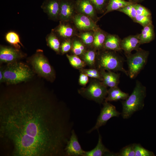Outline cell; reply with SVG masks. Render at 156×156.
Returning a JSON list of instances; mask_svg holds the SVG:
<instances>
[{"instance_id":"d6986e66","label":"cell","mask_w":156,"mask_h":156,"mask_svg":"<svg viewBox=\"0 0 156 156\" xmlns=\"http://www.w3.org/2000/svg\"><path fill=\"white\" fill-rule=\"evenodd\" d=\"M121 39L117 35L107 34L103 49L116 51H121Z\"/></svg>"},{"instance_id":"4316f807","label":"cell","mask_w":156,"mask_h":156,"mask_svg":"<svg viewBox=\"0 0 156 156\" xmlns=\"http://www.w3.org/2000/svg\"><path fill=\"white\" fill-rule=\"evenodd\" d=\"M135 156H154V153L142 146L140 144H134Z\"/></svg>"},{"instance_id":"2e32d148","label":"cell","mask_w":156,"mask_h":156,"mask_svg":"<svg viewBox=\"0 0 156 156\" xmlns=\"http://www.w3.org/2000/svg\"><path fill=\"white\" fill-rule=\"evenodd\" d=\"M103 78L102 82L107 87L110 88L118 86L120 83V74L115 72L104 70H99Z\"/></svg>"},{"instance_id":"5bb4252c","label":"cell","mask_w":156,"mask_h":156,"mask_svg":"<svg viewBox=\"0 0 156 156\" xmlns=\"http://www.w3.org/2000/svg\"><path fill=\"white\" fill-rule=\"evenodd\" d=\"M141 44L139 34H137L124 38L121 40L120 45L122 50L124 51L126 56L131 54L133 51L138 50Z\"/></svg>"},{"instance_id":"7402d4cb","label":"cell","mask_w":156,"mask_h":156,"mask_svg":"<svg viewBox=\"0 0 156 156\" xmlns=\"http://www.w3.org/2000/svg\"><path fill=\"white\" fill-rule=\"evenodd\" d=\"M94 32V38L93 44L96 49L103 50L107 34L100 28Z\"/></svg>"},{"instance_id":"74e56055","label":"cell","mask_w":156,"mask_h":156,"mask_svg":"<svg viewBox=\"0 0 156 156\" xmlns=\"http://www.w3.org/2000/svg\"><path fill=\"white\" fill-rule=\"evenodd\" d=\"M88 76L86 74L81 73L79 75V83L80 85L85 86L89 81Z\"/></svg>"},{"instance_id":"4fadbf2b","label":"cell","mask_w":156,"mask_h":156,"mask_svg":"<svg viewBox=\"0 0 156 156\" xmlns=\"http://www.w3.org/2000/svg\"><path fill=\"white\" fill-rule=\"evenodd\" d=\"M60 0H44L41 6L49 19L59 20Z\"/></svg>"},{"instance_id":"3957f363","label":"cell","mask_w":156,"mask_h":156,"mask_svg":"<svg viewBox=\"0 0 156 156\" xmlns=\"http://www.w3.org/2000/svg\"><path fill=\"white\" fill-rule=\"evenodd\" d=\"M4 82L8 84H16L31 78L33 73L30 68L22 62L8 63L3 70Z\"/></svg>"},{"instance_id":"e0dca14e","label":"cell","mask_w":156,"mask_h":156,"mask_svg":"<svg viewBox=\"0 0 156 156\" xmlns=\"http://www.w3.org/2000/svg\"><path fill=\"white\" fill-rule=\"evenodd\" d=\"M99 139L96 146L92 150L85 151L84 156H102L103 155L114 156V153H111L103 145L102 142V137L99 132Z\"/></svg>"},{"instance_id":"ffe728a7","label":"cell","mask_w":156,"mask_h":156,"mask_svg":"<svg viewBox=\"0 0 156 156\" xmlns=\"http://www.w3.org/2000/svg\"><path fill=\"white\" fill-rule=\"evenodd\" d=\"M107 95L104 101L107 102L125 100L129 96L128 93L122 91L118 86L110 88L108 90Z\"/></svg>"},{"instance_id":"f1b7e54d","label":"cell","mask_w":156,"mask_h":156,"mask_svg":"<svg viewBox=\"0 0 156 156\" xmlns=\"http://www.w3.org/2000/svg\"><path fill=\"white\" fill-rule=\"evenodd\" d=\"M134 22L140 24L143 27L152 23L151 16H145L137 14L133 20Z\"/></svg>"},{"instance_id":"8992f818","label":"cell","mask_w":156,"mask_h":156,"mask_svg":"<svg viewBox=\"0 0 156 156\" xmlns=\"http://www.w3.org/2000/svg\"><path fill=\"white\" fill-rule=\"evenodd\" d=\"M107 87L102 81L96 79L92 81L87 87L80 89L78 92L85 98L101 104L107 95Z\"/></svg>"},{"instance_id":"ab89813d","label":"cell","mask_w":156,"mask_h":156,"mask_svg":"<svg viewBox=\"0 0 156 156\" xmlns=\"http://www.w3.org/2000/svg\"><path fill=\"white\" fill-rule=\"evenodd\" d=\"M144 0H129V1L134 3H138L143 1Z\"/></svg>"},{"instance_id":"6da1fadb","label":"cell","mask_w":156,"mask_h":156,"mask_svg":"<svg viewBox=\"0 0 156 156\" xmlns=\"http://www.w3.org/2000/svg\"><path fill=\"white\" fill-rule=\"evenodd\" d=\"M70 112L40 87L8 90L0 99L1 152L10 156H65Z\"/></svg>"},{"instance_id":"d4e9b609","label":"cell","mask_w":156,"mask_h":156,"mask_svg":"<svg viewBox=\"0 0 156 156\" xmlns=\"http://www.w3.org/2000/svg\"><path fill=\"white\" fill-rule=\"evenodd\" d=\"M5 38L8 42L17 49H20L21 46L23 47L19 35L15 31H10L7 32L5 35Z\"/></svg>"},{"instance_id":"603a6c76","label":"cell","mask_w":156,"mask_h":156,"mask_svg":"<svg viewBox=\"0 0 156 156\" xmlns=\"http://www.w3.org/2000/svg\"><path fill=\"white\" fill-rule=\"evenodd\" d=\"M133 3H134L125 0H109L104 15L110 12L118 11L121 8Z\"/></svg>"},{"instance_id":"4dcf8cb0","label":"cell","mask_w":156,"mask_h":156,"mask_svg":"<svg viewBox=\"0 0 156 156\" xmlns=\"http://www.w3.org/2000/svg\"><path fill=\"white\" fill-rule=\"evenodd\" d=\"M116 156H135L134 144L124 147L120 150L119 153H116Z\"/></svg>"},{"instance_id":"30bf717a","label":"cell","mask_w":156,"mask_h":156,"mask_svg":"<svg viewBox=\"0 0 156 156\" xmlns=\"http://www.w3.org/2000/svg\"><path fill=\"white\" fill-rule=\"evenodd\" d=\"M64 151L66 156H84L85 151L81 148L77 136L73 129Z\"/></svg>"},{"instance_id":"83f0119b","label":"cell","mask_w":156,"mask_h":156,"mask_svg":"<svg viewBox=\"0 0 156 156\" xmlns=\"http://www.w3.org/2000/svg\"><path fill=\"white\" fill-rule=\"evenodd\" d=\"M134 3L127 5L120 8L118 11L126 14L133 20L137 15L136 10L134 6Z\"/></svg>"},{"instance_id":"ac0fdd59","label":"cell","mask_w":156,"mask_h":156,"mask_svg":"<svg viewBox=\"0 0 156 156\" xmlns=\"http://www.w3.org/2000/svg\"><path fill=\"white\" fill-rule=\"evenodd\" d=\"M65 22L60 21L59 25L52 31L58 38L67 39L73 36L75 31L73 28Z\"/></svg>"},{"instance_id":"8d00e7d4","label":"cell","mask_w":156,"mask_h":156,"mask_svg":"<svg viewBox=\"0 0 156 156\" xmlns=\"http://www.w3.org/2000/svg\"><path fill=\"white\" fill-rule=\"evenodd\" d=\"M72 47V45L70 41L66 39L61 45L60 51L62 54L66 53L70 50Z\"/></svg>"},{"instance_id":"52a82bcc","label":"cell","mask_w":156,"mask_h":156,"mask_svg":"<svg viewBox=\"0 0 156 156\" xmlns=\"http://www.w3.org/2000/svg\"><path fill=\"white\" fill-rule=\"evenodd\" d=\"M31 62L36 72L40 75L50 80L55 78L53 69L41 52L38 51L33 55Z\"/></svg>"},{"instance_id":"1f68e13d","label":"cell","mask_w":156,"mask_h":156,"mask_svg":"<svg viewBox=\"0 0 156 156\" xmlns=\"http://www.w3.org/2000/svg\"><path fill=\"white\" fill-rule=\"evenodd\" d=\"M95 8L96 10L103 12L105 10L109 0H89Z\"/></svg>"},{"instance_id":"cb8c5ba5","label":"cell","mask_w":156,"mask_h":156,"mask_svg":"<svg viewBox=\"0 0 156 156\" xmlns=\"http://www.w3.org/2000/svg\"><path fill=\"white\" fill-rule=\"evenodd\" d=\"M46 40L47 45L57 53L60 51V43L59 38L53 32L46 36Z\"/></svg>"},{"instance_id":"5b68a950","label":"cell","mask_w":156,"mask_h":156,"mask_svg":"<svg viewBox=\"0 0 156 156\" xmlns=\"http://www.w3.org/2000/svg\"><path fill=\"white\" fill-rule=\"evenodd\" d=\"M148 51L140 48L136 53L126 56L128 69V76L131 79L135 78L143 69L148 60Z\"/></svg>"},{"instance_id":"9a60e30c","label":"cell","mask_w":156,"mask_h":156,"mask_svg":"<svg viewBox=\"0 0 156 156\" xmlns=\"http://www.w3.org/2000/svg\"><path fill=\"white\" fill-rule=\"evenodd\" d=\"M76 10L92 19L95 18L96 9L89 0H77L75 1Z\"/></svg>"},{"instance_id":"f35d334b","label":"cell","mask_w":156,"mask_h":156,"mask_svg":"<svg viewBox=\"0 0 156 156\" xmlns=\"http://www.w3.org/2000/svg\"><path fill=\"white\" fill-rule=\"evenodd\" d=\"M0 81L1 83L4 82L3 70L1 68L0 70Z\"/></svg>"},{"instance_id":"e575fe53","label":"cell","mask_w":156,"mask_h":156,"mask_svg":"<svg viewBox=\"0 0 156 156\" xmlns=\"http://www.w3.org/2000/svg\"><path fill=\"white\" fill-rule=\"evenodd\" d=\"M80 37L85 44L89 45L93 44L94 38V34H93L91 32H85L82 33L80 35Z\"/></svg>"},{"instance_id":"f546056e","label":"cell","mask_w":156,"mask_h":156,"mask_svg":"<svg viewBox=\"0 0 156 156\" xmlns=\"http://www.w3.org/2000/svg\"><path fill=\"white\" fill-rule=\"evenodd\" d=\"M72 48L73 53L77 55L84 54L85 50L83 44L78 40H75L73 41Z\"/></svg>"},{"instance_id":"7c38bea8","label":"cell","mask_w":156,"mask_h":156,"mask_svg":"<svg viewBox=\"0 0 156 156\" xmlns=\"http://www.w3.org/2000/svg\"><path fill=\"white\" fill-rule=\"evenodd\" d=\"M76 10L75 1L73 0H60L59 20L67 22L73 18Z\"/></svg>"},{"instance_id":"44dd1931","label":"cell","mask_w":156,"mask_h":156,"mask_svg":"<svg viewBox=\"0 0 156 156\" xmlns=\"http://www.w3.org/2000/svg\"><path fill=\"white\" fill-rule=\"evenodd\" d=\"M139 37L141 44L153 41L155 38V33L152 23L143 27L141 33L139 34Z\"/></svg>"},{"instance_id":"484cf974","label":"cell","mask_w":156,"mask_h":156,"mask_svg":"<svg viewBox=\"0 0 156 156\" xmlns=\"http://www.w3.org/2000/svg\"><path fill=\"white\" fill-rule=\"evenodd\" d=\"M66 56L70 64L76 68H81L85 66L86 63L76 55H66Z\"/></svg>"},{"instance_id":"7a4b0ae2","label":"cell","mask_w":156,"mask_h":156,"mask_svg":"<svg viewBox=\"0 0 156 156\" xmlns=\"http://www.w3.org/2000/svg\"><path fill=\"white\" fill-rule=\"evenodd\" d=\"M146 96V87L137 80L131 94L126 99L121 101L122 108L121 114L122 118L128 119L135 112L142 109Z\"/></svg>"},{"instance_id":"277c9868","label":"cell","mask_w":156,"mask_h":156,"mask_svg":"<svg viewBox=\"0 0 156 156\" xmlns=\"http://www.w3.org/2000/svg\"><path fill=\"white\" fill-rule=\"evenodd\" d=\"M98 57V67L100 70L114 72L120 71L128 76V71L123 67L125 60L116 51L102 50Z\"/></svg>"},{"instance_id":"d6a6232c","label":"cell","mask_w":156,"mask_h":156,"mask_svg":"<svg viewBox=\"0 0 156 156\" xmlns=\"http://www.w3.org/2000/svg\"><path fill=\"white\" fill-rule=\"evenodd\" d=\"M96 53L93 50H89L84 53L83 61L88 65L92 66L95 64Z\"/></svg>"},{"instance_id":"ba28073f","label":"cell","mask_w":156,"mask_h":156,"mask_svg":"<svg viewBox=\"0 0 156 156\" xmlns=\"http://www.w3.org/2000/svg\"><path fill=\"white\" fill-rule=\"evenodd\" d=\"M103 104V107L95 126L88 131L87 133H90L94 131L98 130L100 127L105 125L109 119L113 117H118L121 114L116 110L114 105L108 102L104 101Z\"/></svg>"},{"instance_id":"836d02e7","label":"cell","mask_w":156,"mask_h":156,"mask_svg":"<svg viewBox=\"0 0 156 156\" xmlns=\"http://www.w3.org/2000/svg\"><path fill=\"white\" fill-rule=\"evenodd\" d=\"M80 71L86 74L88 77L96 79L102 81L103 78L100 71L94 69H82Z\"/></svg>"},{"instance_id":"9c48e42d","label":"cell","mask_w":156,"mask_h":156,"mask_svg":"<svg viewBox=\"0 0 156 156\" xmlns=\"http://www.w3.org/2000/svg\"><path fill=\"white\" fill-rule=\"evenodd\" d=\"M14 47L1 45L0 61L1 62L10 63L14 62L24 57L19 50Z\"/></svg>"},{"instance_id":"d590c367","label":"cell","mask_w":156,"mask_h":156,"mask_svg":"<svg viewBox=\"0 0 156 156\" xmlns=\"http://www.w3.org/2000/svg\"><path fill=\"white\" fill-rule=\"evenodd\" d=\"M134 6L136 10L137 14L151 16L150 11L143 6L138 3H135Z\"/></svg>"},{"instance_id":"8fae6325","label":"cell","mask_w":156,"mask_h":156,"mask_svg":"<svg viewBox=\"0 0 156 156\" xmlns=\"http://www.w3.org/2000/svg\"><path fill=\"white\" fill-rule=\"evenodd\" d=\"M73 19L76 27L80 30L95 31L100 28L92 18L86 15L78 14L74 16Z\"/></svg>"}]
</instances>
